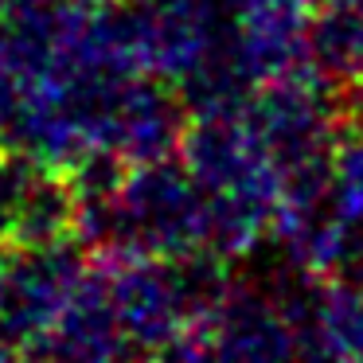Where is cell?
<instances>
[{
    "label": "cell",
    "mask_w": 363,
    "mask_h": 363,
    "mask_svg": "<svg viewBox=\"0 0 363 363\" xmlns=\"http://www.w3.org/2000/svg\"><path fill=\"white\" fill-rule=\"evenodd\" d=\"M180 363H297V344L281 305L235 293L211 305V320L176 347Z\"/></svg>",
    "instance_id": "1"
},
{
    "label": "cell",
    "mask_w": 363,
    "mask_h": 363,
    "mask_svg": "<svg viewBox=\"0 0 363 363\" xmlns=\"http://www.w3.org/2000/svg\"><path fill=\"white\" fill-rule=\"evenodd\" d=\"M316 313L336 347L340 363H363V289L352 281H332L316 289Z\"/></svg>",
    "instance_id": "2"
}]
</instances>
